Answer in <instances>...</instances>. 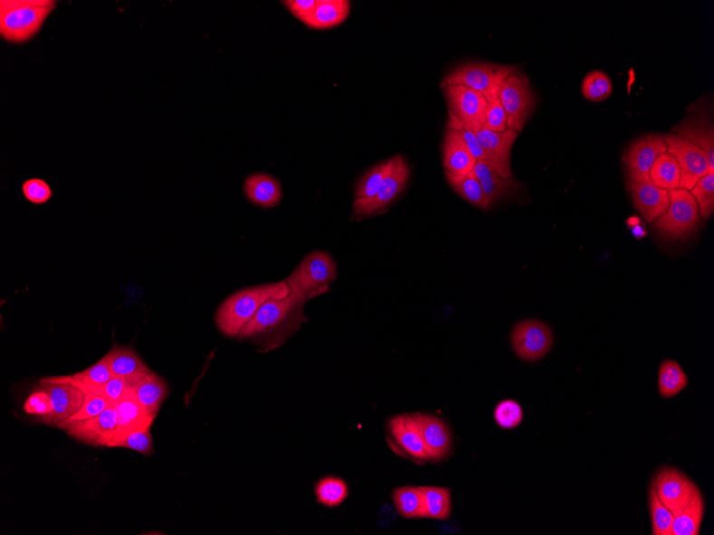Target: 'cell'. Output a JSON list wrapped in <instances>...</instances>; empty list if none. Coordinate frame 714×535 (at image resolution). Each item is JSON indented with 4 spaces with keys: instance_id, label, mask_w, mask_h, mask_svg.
<instances>
[{
    "instance_id": "1",
    "label": "cell",
    "mask_w": 714,
    "mask_h": 535,
    "mask_svg": "<svg viewBox=\"0 0 714 535\" xmlns=\"http://www.w3.org/2000/svg\"><path fill=\"white\" fill-rule=\"evenodd\" d=\"M306 303L293 291L286 297L269 299L242 329L238 338L252 340L263 351L280 348L307 322Z\"/></svg>"
},
{
    "instance_id": "2",
    "label": "cell",
    "mask_w": 714,
    "mask_h": 535,
    "mask_svg": "<svg viewBox=\"0 0 714 535\" xmlns=\"http://www.w3.org/2000/svg\"><path fill=\"white\" fill-rule=\"evenodd\" d=\"M289 293L290 287L286 280L235 292L217 309L216 326L225 336L237 338L265 302L286 297Z\"/></svg>"
},
{
    "instance_id": "3",
    "label": "cell",
    "mask_w": 714,
    "mask_h": 535,
    "mask_svg": "<svg viewBox=\"0 0 714 535\" xmlns=\"http://www.w3.org/2000/svg\"><path fill=\"white\" fill-rule=\"evenodd\" d=\"M55 0H2L0 35L12 44L32 40L55 10Z\"/></svg>"
},
{
    "instance_id": "4",
    "label": "cell",
    "mask_w": 714,
    "mask_h": 535,
    "mask_svg": "<svg viewBox=\"0 0 714 535\" xmlns=\"http://www.w3.org/2000/svg\"><path fill=\"white\" fill-rule=\"evenodd\" d=\"M338 276L334 258L326 251H314L304 258L286 279L290 291L306 302L330 291L329 286Z\"/></svg>"
},
{
    "instance_id": "5",
    "label": "cell",
    "mask_w": 714,
    "mask_h": 535,
    "mask_svg": "<svg viewBox=\"0 0 714 535\" xmlns=\"http://www.w3.org/2000/svg\"><path fill=\"white\" fill-rule=\"evenodd\" d=\"M519 69L493 63H466L452 70L442 82L444 86H465L482 94L488 103L500 98L504 82Z\"/></svg>"
},
{
    "instance_id": "6",
    "label": "cell",
    "mask_w": 714,
    "mask_h": 535,
    "mask_svg": "<svg viewBox=\"0 0 714 535\" xmlns=\"http://www.w3.org/2000/svg\"><path fill=\"white\" fill-rule=\"evenodd\" d=\"M700 222L698 202L691 192L677 188L670 192V207L654 222L653 228L671 239H683L695 231Z\"/></svg>"
},
{
    "instance_id": "7",
    "label": "cell",
    "mask_w": 714,
    "mask_h": 535,
    "mask_svg": "<svg viewBox=\"0 0 714 535\" xmlns=\"http://www.w3.org/2000/svg\"><path fill=\"white\" fill-rule=\"evenodd\" d=\"M500 99L506 111L507 128L521 133L536 106L528 76L520 70L512 73L501 88Z\"/></svg>"
},
{
    "instance_id": "8",
    "label": "cell",
    "mask_w": 714,
    "mask_h": 535,
    "mask_svg": "<svg viewBox=\"0 0 714 535\" xmlns=\"http://www.w3.org/2000/svg\"><path fill=\"white\" fill-rule=\"evenodd\" d=\"M663 138L668 145V153L680 164L681 188L691 192L695 184L710 173L706 152L680 135H665Z\"/></svg>"
},
{
    "instance_id": "9",
    "label": "cell",
    "mask_w": 714,
    "mask_h": 535,
    "mask_svg": "<svg viewBox=\"0 0 714 535\" xmlns=\"http://www.w3.org/2000/svg\"><path fill=\"white\" fill-rule=\"evenodd\" d=\"M652 487L665 507L674 515L681 512L692 501L700 487L681 470L663 466L654 474Z\"/></svg>"
},
{
    "instance_id": "10",
    "label": "cell",
    "mask_w": 714,
    "mask_h": 535,
    "mask_svg": "<svg viewBox=\"0 0 714 535\" xmlns=\"http://www.w3.org/2000/svg\"><path fill=\"white\" fill-rule=\"evenodd\" d=\"M554 336L550 326L538 320H527L513 328L512 348L518 357L525 361L542 360L553 345Z\"/></svg>"
},
{
    "instance_id": "11",
    "label": "cell",
    "mask_w": 714,
    "mask_h": 535,
    "mask_svg": "<svg viewBox=\"0 0 714 535\" xmlns=\"http://www.w3.org/2000/svg\"><path fill=\"white\" fill-rule=\"evenodd\" d=\"M118 428H119L118 411L115 408H109L93 418L68 422L62 430L81 443L111 448Z\"/></svg>"
},
{
    "instance_id": "12",
    "label": "cell",
    "mask_w": 714,
    "mask_h": 535,
    "mask_svg": "<svg viewBox=\"0 0 714 535\" xmlns=\"http://www.w3.org/2000/svg\"><path fill=\"white\" fill-rule=\"evenodd\" d=\"M443 89L450 106V113L474 133L480 132L486 122V98L465 86H444Z\"/></svg>"
},
{
    "instance_id": "13",
    "label": "cell",
    "mask_w": 714,
    "mask_h": 535,
    "mask_svg": "<svg viewBox=\"0 0 714 535\" xmlns=\"http://www.w3.org/2000/svg\"><path fill=\"white\" fill-rule=\"evenodd\" d=\"M409 176L410 169L405 158L401 155L394 156L393 166L383 180L376 195L369 200H365V202H354L353 216L359 219V217L370 216L386 209L404 191Z\"/></svg>"
},
{
    "instance_id": "14",
    "label": "cell",
    "mask_w": 714,
    "mask_h": 535,
    "mask_svg": "<svg viewBox=\"0 0 714 535\" xmlns=\"http://www.w3.org/2000/svg\"><path fill=\"white\" fill-rule=\"evenodd\" d=\"M387 433L391 446L398 448L401 454L415 462H429L416 414L393 417L387 423Z\"/></svg>"
},
{
    "instance_id": "15",
    "label": "cell",
    "mask_w": 714,
    "mask_h": 535,
    "mask_svg": "<svg viewBox=\"0 0 714 535\" xmlns=\"http://www.w3.org/2000/svg\"><path fill=\"white\" fill-rule=\"evenodd\" d=\"M40 387L49 393L52 407V414L46 423L59 428L78 414L85 403L86 393L72 384L46 378L40 380Z\"/></svg>"
},
{
    "instance_id": "16",
    "label": "cell",
    "mask_w": 714,
    "mask_h": 535,
    "mask_svg": "<svg viewBox=\"0 0 714 535\" xmlns=\"http://www.w3.org/2000/svg\"><path fill=\"white\" fill-rule=\"evenodd\" d=\"M666 152H668V145L659 135H648L635 141L624 156V163L628 168L629 180L651 181V170L654 162Z\"/></svg>"
},
{
    "instance_id": "17",
    "label": "cell",
    "mask_w": 714,
    "mask_h": 535,
    "mask_svg": "<svg viewBox=\"0 0 714 535\" xmlns=\"http://www.w3.org/2000/svg\"><path fill=\"white\" fill-rule=\"evenodd\" d=\"M478 141L483 151L486 152L488 161L493 164L500 175L506 179H512L511 151L519 133L507 128L505 132L498 133L490 131L485 127L476 133Z\"/></svg>"
},
{
    "instance_id": "18",
    "label": "cell",
    "mask_w": 714,
    "mask_h": 535,
    "mask_svg": "<svg viewBox=\"0 0 714 535\" xmlns=\"http://www.w3.org/2000/svg\"><path fill=\"white\" fill-rule=\"evenodd\" d=\"M429 462H441L452 452L450 427L434 415L415 413Z\"/></svg>"
},
{
    "instance_id": "19",
    "label": "cell",
    "mask_w": 714,
    "mask_h": 535,
    "mask_svg": "<svg viewBox=\"0 0 714 535\" xmlns=\"http://www.w3.org/2000/svg\"><path fill=\"white\" fill-rule=\"evenodd\" d=\"M628 188L636 210L648 222L657 221L670 207V192L652 181L628 180Z\"/></svg>"
},
{
    "instance_id": "20",
    "label": "cell",
    "mask_w": 714,
    "mask_h": 535,
    "mask_svg": "<svg viewBox=\"0 0 714 535\" xmlns=\"http://www.w3.org/2000/svg\"><path fill=\"white\" fill-rule=\"evenodd\" d=\"M105 356L111 375L127 380L133 387L152 371L131 346L115 345Z\"/></svg>"
},
{
    "instance_id": "21",
    "label": "cell",
    "mask_w": 714,
    "mask_h": 535,
    "mask_svg": "<svg viewBox=\"0 0 714 535\" xmlns=\"http://www.w3.org/2000/svg\"><path fill=\"white\" fill-rule=\"evenodd\" d=\"M477 161L462 135L447 128L443 145V166L445 174L464 175L473 172Z\"/></svg>"
},
{
    "instance_id": "22",
    "label": "cell",
    "mask_w": 714,
    "mask_h": 535,
    "mask_svg": "<svg viewBox=\"0 0 714 535\" xmlns=\"http://www.w3.org/2000/svg\"><path fill=\"white\" fill-rule=\"evenodd\" d=\"M490 204L500 202L521 190L517 181L500 175L493 164L486 161L477 162L473 170Z\"/></svg>"
},
{
    "instance_id": "23",
    "label": "cell",
    "mask_w": 714,
    "mask_h": 535,
    "mask_svg": "<svg viewBox=\"0 0 714 535\" xmlns=\"http://www.w3.org/2000/svg\"><path fill=\"white\" fill-rule=\"evenodd\" d=\"M115 408L118 411V418H119V428H118L116 438L129 432L151 428L156 420V417L148 413L143 405L139 403L132 390L120 403L116 405Z\"/></svg>"
},
{
    "instance_id": "24",
    "label": "cell",
    "mask_w": 714,
    "mask_h": 535,
    "mask_svg": "<svg viewBox=\"0 0 714 535\" xmlns=\"http://www.w3.org/2000/svg\"><path fill=\"white\" fill-rule=\"evenodd\" d=\"M244 192L250 202L263 209L276 207L282 197L280 182L265 174H256L247 178Z\"/></svg>"
},
{
    "instance_id": "25",
    "label": "cell",
    "mask_w": 714,
    "mask_h": 535,
    "mask_svg": "<svg viewBox=\"0 0 714 535\" xmlns=\"http://www.w3.org/2000/svg\"><path fill=\"white\" fill-rule=\"evenodd\" d=\"M135 397L139 403L147 409L148 413L156 417L165 399L167 398L169 387L161 376L151 371L145 378L141 379L137 385L132 388Z\"/></svg>"
},
{
    "instance_id": "26",
    "label": "cell",
    "mask_w": 714,
    "mask_h": 535,
    "mask_svg": "<svg viewBox=\"0 0 714 535\" xmlns=\"http://www.w3.org/2000/svg\"><path fill=\"white\" fill-rule=\"evenodd\" d=\"M347 0H317V5L304 23L312 29H329L340 25L350 14Z\"/></svg>"
},
{
    "instance_id": "27",
    "label": "cell",
    "mask_w": 714,
    "mask_h": 535,
    "mask_svg": "<svg viewBox=\"0 0 714 535\" xmlns=\"http://www.w3.org/2000/svg\"><path fill=\"white\" fill-rule=\"evenodd\" d=\"M111 378H113V375L110 372L108 358L104 356L101 361L85 369L84 371L64 376H51V378L47 379L72 384L79 387L80 390L88 395V393L97 391L100 387L108 383Z\"/></svg>"
},
{
    "instance_id": "28",
    "label": "cell",
    "mask_w": 714,
    "mask_h": 535,
    "mask_svg": "<svg viewBox=\"0 0 714 535\" xmlns=\"http://www.w3.org/2000/svg\"><path fill=\"white\" fill-rule=\"evenodd\" d=\"M706 512L703 493H695L692 501L674 517L671 535H699Z\"/></svg>"
},
{
    "instance_id": "29",
    "label": "cell",
    "mask_w": 714,
    "mask_h": 535,
    "mask_svg": "<svg viewBox=\"0 0 714 535\" xmlns=\"http://www.w3.org/2000/svg\"><path fill=\"white\" fill-rule=\"evenodd\" d=\"M672 131L680 134V136L691 141V143L706 152L708 162H709L710 173L714 174V133L712 126L708 125L707 121L695 119L681 123Z\"/></svg>"
},
{
    "instance_id": "30",
    "label": "cell",
    "mask_w": 714,
    "mask_h": 535,
    "mask_svg": "<svg viewBox=\"0 0 714 535\" xmlns=\"http://www.w3.org/2000/svg\"><path fill=\"white\" fill-rule=\"evenodd\" d=\"M424 519L447 521L452 511V493L445 487L423 486Z\"/></svg>"
},
{
    "instance_id": "31",
    "label": "cell",
    "mask_w": 714,
    "mask_h": 535,
    "mask_svg": "<svg viewBox=\"0 0 714 535\" xmlns=\"http://www.w3.org/2000/svg\"><path fill=\"white\" fill-rule=\"evenodd\" d=\"M689 380L681 364L676 361L666 360L659 369L658 387L663 399L674 398L686 390Z\"/></svg>"
},
{
    "instance_id": "32",
    "label": "cell",
    "mask_w": 714,
    "mask_h": 535,
    "mask_svg": "<svg viewBox=\"0 0 714 535\" xmlns=\"http://www.w3.org/2000/svg\"><path fill=\"white\" fill-rule=\"evenodd\" d=\"M395 508L406 520L424 519L422 487L403 486L393 492Z\"/></svg>"
},
{
    "instance_id": "33",
    "label": "cell",
    "mask_w": 714,
    "mask_h": 535,
    "mask_svg": "<svg viewBox=\"0 0 714 535\" xmlns=\"http://www.w3.org/2000/svg\"><path fill=\"white\" fill-rule=\"evenodd\" d=\"M446 178L452 190L466 202L482 210H488L491 207L485 192L482 191L480 181H478L473 172L464 175L446 174Z\"/></svg>"
},
{
    "instance_id": "34",
    "label": "cell",
    "mask_w": 714,
    "mask_h": 535,
    "mask_svg": "<svg viewBox=\"0 0 714 535\" xmlns=\"http://www.w3.org/2000/svg\"><path fill=\"white\" fill-rule=\"evenodd\" d=\"M681 167L676 158L666 152L654 162L651 170V181L668 192L681 188Z\"/></svg>"
},
{
    "instance_id": "35",
    "label": "cell",
    "mask_w": 714,
    "mask_h": 535,
    "mask_svg": "<svg viewBox=\"0 0 714 535\" xmlns=\"http://www.w3.org/2000/svg\"><path fill=\"white\" fill-rule=\"evenodd\" d=\"M349 493L347 482L333 475L319 480L315 486L317 502L327 508L339 507L349 496Z\"/></svg>"
},
{
    "instance_id": "36",
    "label": "cell",
    "mask_w": 714,
    "mask_h": 535,
    "mask_svg": "<svg viewBox=\"0 0 714 535\" xmlns=\"http://www.w3.org/2000/svg\"><path fill=\"white\" fill-rule=\"evenodd\" d=\"M392 166L393 158L370 169L369 172L359 180L356 191V200H354V202H365V200L374 198Z\"/></svg>"
},
{
    "instance_id": "37",
    "label": "cell",
    "mask_w": 714,
    "mask_h": 535,
    "mask_svg": "<svg viewBox=\"0 0 714 535\" xmlns=\"http://www.w3.org/2000/svg\"><path fill=\"white\" fill-rule=\"evenodd\" d=\"M583 97L592 102H604L613 92L612 80L609 75L595 70L588 73L582 82Z\"/></svg>"
},
{
    "instance_id": "38",
    "label": "cell",
    "mask_w": 714,
    "mask_h": 535,
    "mask_svg": "<svg viewBox=\"0 0 714 535\" xmlns=\"http://www.w3.org/2000/svg\"><path fill=\"white\" fill-rule=\"evenodd\" d=\"M649 512H651L652 535H671L674 513L660 502L651 486L649 491Z\"/></svg>"
},
{
    "instance_id": "39",
    "label": "cell",
    "mask_w": 714,
    "mask_h": 535,
    "mask_svg": "<svg viewBox=\"0 0 714 535\" xmlns=\"http://www.w3.org/2000/svg\"><path fill=\"white\" fill-rule=\"evenodd\" d=\"M111 448H125L138 452L145 456L153 455V438L151 435V428H143L122 435L117 437Z\"/></svg>"
},
{
    "instance_id": "40",
    "label": "cell",
    "mask_w": 714,
    "mask_h": 535,
    "mask_svg": "<svg viewBox=\"0 0 714 535\" xmlns=\"http://www.w3.org/2000/svg\"><path fill=\"white\" fill-rule=\"evenodd\" d=\"M523 408L515 399H507L500 401L493 411V418L503 430H513L523 421Z\"/></svg>"
},
{
    "instance_id": "41",
    "label": "cell",
    "mask_w": 714,
    "mask_h": 535,
    "mask_svg": "<svg viewBox=\"0 0 714 535\" xmlns=\"http://www.w3.org/2000/svg\"><path fill=\"white\" fill-rule=\"evenodd\" d=\"M693 197L698 202L700 217L711 219L714 211V174H707L692 188Z\"/></svg>"
},
{
    "instance_id": "42",
    "label": "cell",
    "mask_w": 714,
    "mask_h": 535,
    "mask_svg": "<svg viewBox=\"0 0 714 535\" xmlns=\"http://www.w3.org/2000/svg\"><path fill=\"white\" fill-rule=\"evenodd\" d=\"M24 411L26 414L39 417L45 423L51 418L52 414V407L49 393L43 388L33 391L31 396L26 399L24 404Z\"/></svg>"
},
{
    "instance_id": "43",
    "label": "cell",
    "mask_w": 714,
    "mask_h": 535,
    "mask_svg": "<svg viewBox=\"0 0 714 535\" xmlns=\"http://www.w3.org/2000/svg\"><path fill=\"white\" fill-rule=\"evenodd\" d=\"M133 388L132 384L127 380L120 378H111L108 383L100 387L94 395L102 397L110 404L111 408H115L118 403H120L129 391Z\"/></svg>"
},
{
    "instance_id": "44",
    "label": "cell",
    "mask_w": 714,
    "mask_h": 535,
    "mask_svg": "<svg viewBox=\"0 0 714 535\" xmlns=\"http://www.w3.org/2000/svg\"><path fill=\"white\" fill-rule=\"evenodd\" d=\"M447 128L454 129V131L462 135L466 145L469 146L471 155H473L477 162L488 161L486 152L481 148L480 141L477 139L476 133L471 131L470 127L464 126L462 122H460L457 117L451 113L450 117H448Z\"/></svg>"
},
{
    "instance_id": "45",
    "label": "cell",
    "mask_w": 714,
    "mask_h": 535,
    "mask_svg": "<svg viewBox=\"0 0 714 535\" xmlns=\"http://www.w3.org/2000/svg\"><path fill=\"white\" fill-rule=\"evenodd\" d=\"M24 197L33 204H43L52 197V188L44 180L31 179L24 182L22 185Z\"/></svg>"
},
{
    "instance_id": "46",
    "label": "cell",
    "mask_w": 714,
    "mask_h": 535,
    "mask_svg": "<svg viewBox=\"0 0 714 535\" xmlns=\"http://www.w3.org/2000/svg\"><path fill=\"white\" fill-rule=\"evenodd\" d=\"M109 408H111L110 404L106 401L105 399L98 395H94V393H88V395H86L85 403L82 405V408L80 409L79 413L74 415L68 422L82 421L93 418V417L103 413V411Z\"/></svg>"
},
{
    "instance_id": "47",
    "label": "cell",
    "mask_w": 714,
    "mask_h": 535,
    "mask_svg": "<svg viewBox=\"0 0 714 535\" xmlns=\"http://www.w3.org/2000/svg\"><path fill=\"white\" fill-rule=\"evenodd\" d=\"M483 127L498 133L506 131L507 115L500 98L488 103L486 122Z\"/></svg>"
},
{
    "instance_id": "48",
    "label": "cell",
    "mask_w": 714,
    "mask_h": 535,
    "mask_svg": "<svg viewBox=\"0 0 714 535\" xmlns=\"http://www.w3.org/2000/svg\"><path fill=\"white\" fill-rule=\"evenodd\" d=\"M284 4L297 19L305 23L314 12L317 0H289V2H284Z\"/></svg>"
}]
</instances>
